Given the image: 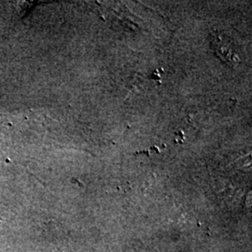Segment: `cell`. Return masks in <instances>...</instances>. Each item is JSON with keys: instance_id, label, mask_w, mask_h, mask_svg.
<instances>
[{"instance_id": "cell-1", "label": "cell", "mask_w": 252, "mask_h": 252, "mask_svg": "<svg viewBox=\"0 0 252 252\" xmlns=\"http://www.w3.org/2000/svg\"><path fill=\"white\" fill-rule=\"evenodd\" d=\"M210 46L217 57L226 64L234 67L240 63V58L234 50V42L229 36L219 31L210 34Z\"/></svg>"}]
</instances>
